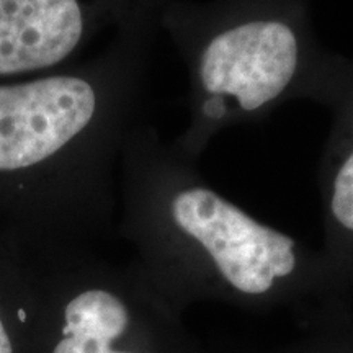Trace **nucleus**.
Instances as JSON below:
<instances>
[{"label": "nucleus", "instance_id": "obj_2", "mask_svg": "<svg viewBox=\"0 0 353 353\" xmlns=\"http://www.w3.org/2000/svg\"><path fill=\"white\" fill-rule=\"evenodd\" d=\"M136 152V182L144 200L169 224L170 236L203 255L228 286L259 296L296 275V242L216 192L198 161L156 134H144Z\"/></svg>", "mask_w": 353, "mask_h": 353}, {"label": "nucleus", "instance_id": "obj_6", "mask_svg": "<svg viewBox=\"0 0 353 353\" xmlns=\"http://www.w3.org/2000/svg\"><path fill=\"white\" fill-rule=\"evenodd\" d=\"M321 182L330 218L353 234V128L330 143L322 162Z\"/></svg>", "mask_w": 353, "mask_h": 353}, {"label": "nucleus", "instance_id": "obj_3", "mask_svg": "<svg viewBox=\"0 0 353 353\" xmlns=\"http://www.w3.org/2000/svg\"><path fill=\"white\" fill-rule=\"evenodd\" d=\"M99 85L82 76H54L0 87V170L46 161L94 130Z\"/></svg>", "mask_w": 353, "mask_h": 353}, {"label": "nucleus", "instance_id": "obj_4", "mask_svg": "<svg viewBox=\"0 0 353 353\" xmlns=\"http://www.w3.org/2000/svg\"><path fill=\"white\" fill-rule=\"evenodd\" d=\"M83 33L79 0H0V74L61 63Z\"/></svg>", "mask_w": 353, "mask_h": 353}, {"label": "nucleus", "instance_id": "obj_8", "mask_svg": "<svg viewBox=\"0 0 353 353\" xmlns=\"http://www.w3.org/2000/svg\"><path fill=\"white\" fill-rule=\"evenodd\" d=\"M19 319H20L21 322H25V321H26V314H25L23 309H19Z\"/></svg>", "mask_w": 353, "mask_h": 353}, {"label": "nucleus", "instance_id": "obj_1", "mask_svg": "<svg viewBox=\"0 0 353 353\" xmlns=\"http://www.w3.org/2000/svg\"><path fill=\"white\" fill-rule=\"evenodd\" d=\"M188 77V123L172 145L198 161L221 131L290 101L337 100L339 65L296 6H247L169 19Z\"/></svg>", "mask_w": 353, "mask_h": 353}, {"label": "nucleus", "instance_id": "obj_5", "mask_svg": "<svg viewBox=\"0 0 353 353\" xmlns=\"http://www.w3.org/2000/svg\"><path fill=\"white\" fill-rule=\"evenodd\" d=\"M128 325V311L121 299L105 290H88L65 307L64 339L52 353H117L110 342Z\"/></svg>", "mask_w": 353, "mask_h": 353}, {"label": "nucleus", "instance_id": "obj_7", "mask_svg": "<svg viewBox=\"0 0 353 353\" xmlns=\"http://www.w3.org/2000/svg\"><path fill=\"white\" fill-rule=\"evenodd\" d=\"M0 353H12V345H10V339L3 329L2 321H0Z\"/></svg>", "mask_w": 353, "mask_h": 353}]
</instances>
